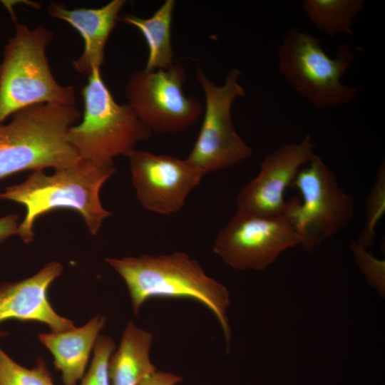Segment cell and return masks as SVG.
<instances>
[{"label": "cell", "instance_id": "1", "mask_svg": "<svg viewBox=\"0 0 385 385\" xmlns=\"http://www.w3.org/2000/svg\"><path fill=\"white\" fill-rule=\"evenodd\" d=\"M115 171L113 163L80 159L72 165L56 169L52 175L33 171L22 183L6 187L0 192V200L25 207V217L17 231L24 243L32 242L34 224L39 216L61 208L78 212L88 232L96 235L104 220L111 215L101 204L100 191Z\"/></svg>", "mask_w": 385, "mask_h": 385}, {"label": "cell", "instance_id": "2", "mask_svg": "<svg viewBox=\"0 0 385 385\" xmlns=\"http://www.w3.org/2000/svg\"><path fill=\"white\" fill-rule=\"evenodd\" d=\"M126 284L133 310L138 314L149 299H192L209 309L217 319L230 346L231 329L227 316V288L205 274L201 265L184 252L106 258Z\"/></svg>", "mask_w": 385, "mask_h": 385}, {"label": "cell", "instance_id": "3", "mask_svg": "<svg viewBox=\"0 0 385 385\" xmlns=\"http://www.w3.org/2000/svg\"><path fill=\"white\" fill-rule=\"evenodd\" d=\"M11 116L0 124V179L23 170L62 168L81 159L68 136L81 117L75 105L36 104Z\"/></svg>", "mask_w": 385, "mask_h": 385}, {"label": "cell", "instance_id": "4", "mask_svg": "<svg viewBox=\"0 0 385 385\" xmlns=\"http://www.w3.org/2000/svg\"><path fill=\"white\" fill-rule=\"evenodd\" d=\"M53 33L43 26L16 24L0 66V124L24 108L42 103L74 106L71 86L53 78L46 55Z\"/></svg>", "mask_w": 385, "mask_h": 385}, {"label": "cell", "instance_id": "5", "mask_svg": "<svg viewBox=\"0 0 385 385\" xmlns=\"http://www.w3.org/2000/svg\"><path fill=\"white\" fill-rule=\"evenodd\" d=\"M84 111L81 123L68 131V140L81 159L112 164L119 155L128 156L152 132L128 103H118L94 68L81 91Z\"/></svg>", "mask_w": 385, "mask_h": 385}, {"label": "cell", "instance_id": "6", "mask_svg": "<svg viewBox=\"0 0 385 385\" xmlns=\"http://www.w3.org/2000/svg\"><path fill=\"white\" fill-rule=\"evenodd\" d=\"M353 61L349 44L341 43L332 58L324 51L320 38L293 27L277 51L279 73L297 93L319 108L345 105L358 96L359 88L342 81Z\"/></svg>", "mask_w": 385, "mask_h": 385}, {"label": "cell", "instance_id": "7", "mask_svg": "<svg viewBox=\"0 0 385 385\" xmlns=\"http://www.w3.org/2000/svg\"><path fill=\"white\" fill-rule=\"evenodd\" d=\"M292 187L302 200L288 199L286 213L294 222L304 250H314L354 219L353 198L339 187L334 172L319 155L300 168Z\"/></svg>", "mask_w": 385, "mask_h": 385}, {"label": "cell", "instance_id": "8", "mask_svg": "<svg viewBox=\"0 0 385 385\" xmlns=\"http://www.w3.org/2000/svg\"><path fill=\"white\" fill-rule=\"evenodd\" d=\"M240 71L232 68L223 85L217 86L200 68L197 80L205 95V109L197 138L185 158L204 175L230 168L247 160L252 148L236 130L231 110L234 102L245 96L240 83Z\"/></svg>", "mask_w": 385, "mask_h": 385}, {"label": "cell", "instance_id": "9", "mask_svg": "<svg viewBox=\"0 0 385 385\" xmlns=\"http://www.w3.org/2000/svg\"><path fill=\"white\" fill-rule=\"evenodd\" d=\"M185 79L184 68L176 63L166 69L143 68L130 76L125 88L128 103L151 132L185 130L201 117L200 101L183 92Z\"/></svg>", "mask_w": 385, "mask_h": 385}, {"label": "cell", "instance_id": "10", "mask_svg": "<svg viewBox=\"0 0 385 385\" xmlns=\"http://www.w3.org/2000/svg\"><path fill=\"white\" fill-rule=\"evenodd\" d=\"M301 245L300 236L287 213L262 216L237 210L218 232L213 252L237 270H262L286 250Z\"/></svg>", "mask_w": 385, "mask_h": 385}, {"label": "cell", "instance_id": "11", "mask_svg": "<svg viewBox=\"0 0 385 385\" xmlns=\"http://www.w3.org/2000/svg\"><path fill=\"white\" fill-rule=\"evenodd\" d=\"M140 203L162 215L178 212L204 174L185 158L135 149L128 156Z\"/></svg>", "mask_w": 385, "mask_h": 385}, {"label": "cell", "instance_id": "12", "mask_svg": "<svg viewBox=\"0 0 385 385\" xmlns=\"http://www.w3.org/2000/svg\"><path fill=\"white\" fill-rule=\"evenodd\" d=\"M315 155L309 134L299 143L284 144L267 155L256 177L243 186L237 197V210L262 216L284 215V193L300 168Z\"/></svg>", "mask_w": 385, "mask_h": 385}, {"label": "cell", "instance_id": "13", "mask_svg": "<svg viewBox=\"0 0 385 385\" xmlns=\"http://www.w3.org/2000/svg\"><path fill=\"white\" fill-rule=\"evenodd\" d=\"M63 270L59 262H51L29 278L1 284L0 324L8 320L38 322L49 327L52 332L74 328L72 320L53 309L48 297L50 286ZM5 334L0 329V337Z\"/></svg>", "mask_w": 385, "mask_h": 385}, {"label": "cell", "instance_id": "14", "mask_svg": "<svg viewBox=\"0 0 385 385\" xmlns=\"http://www.w3.org/2000/svg\"><path fill=\"white\" fill-rule=\"evenodd\" d=\"M125 3V0H113L100 8L73 9H68L59 3L50 4L48 14L68 23L83 39V51L73 62L78 73L88 76L94 68H101L106 44Z\"/></svg>", "mask_w": 385, "mask_h": 385}, {"label": "cell", "instance_id": "15", "mask_svg": "<svg viewBox=\"0 0 385 385\" xmlns=\"http://www.w3.org/2000/svg\"><path fill=\"white\" fill-rule=\"evenodd\" d=\"M106 321L105 317L96 315L81 327L38 335L52 354L63 385H77L84 376L91 350Z\"/></svg>", "mask_w": 385, "mask_h": 385}, {"label": "cell", "instance_id": "16", "mask_svg": "<svg viewBox=\"0 0 385 385\" xmlns=\"http://www.w3.org/2000/svg\"><path fill=\"white\" fill-rule=\"evenodd\" d=\"M153 335L127 324L118 350L113 353L108 364L111 385H139L156 371L150 359Z\"/></svg>", "mask_w": 385, "mask_h": 385}, {"label": "cell", "instance_id": "17", "mask_svg": "<svg viewBox=\"0 0 385 385\" xmlns=\"http://www.w3.org/2000/svg\"><path fill=\"white\" fill-rule=\"evenodd\" d=\"M176 1L166 0L149 18L134 15L119 16L120 21L137 28L143 36L148 56L145 69H166L174 63L171 43V24Z\"/></svg>", "mask_w": 385, "mask_h": 385}, {"label": "cell", "instance_id": "18", "mask_svg": "<svg viewBox=\"0 0 385 385\" xmlns=\"http://www.w3.org/2000/svg\"><path fill=\"white\" fill-rule=\"evenodd\" d=\"M364 0H304L302 7L309 20L329 36L352 34L351 26L364 9Z\"/></svg>", "mask_w": 385, "mask_h": 385}, {"label": "cell", "instance_id": "19", "mask_svg": "<svg viewBox=\"0 0 385 385\" xmlns=\"http://www.w3.org/2000/svg\"><path fill=\"white\" fill-rule=\"evenodd\" d=\"M0 385H55L45 361L38 358L29 369L14 361L0 347Z\"/></svg>", "mask_w": 385, "mask_h": 385}, {"label": "cell", "instance_id": "20", "mask_svg": "<svg viewBox=\"0 0 385 385\" xmlns=\"http://www.w3.org/2000/svg\"><path fill=\"white\" fill-rule=\"evenodd\" d=\"M385 212V163L379 166L376 178L369 191L365 205V225L356 241L364 248L374 240L376 227Z\"/></svg>", "mask_w": 385, "mask_h": 385}, {"label": "cell", "instance_id": "21", "mask_svg": "<svg viewBox=\"0 0 385 385\" xmlns=\"http://www.w3.org/2000/svg\"><path fill=\"white\" fill-rule=\"evenodd\" d=\"M115 348V342L110 337H98L93 347L90 367L81 379L80 385H111L108 364Z\"/></svg>", "mask_w": 385, "mask_h": 385}, {"label": "cell", "instance_id": "22", "mask_svg": "<svg viewBox=\"0 0 385 385\" xmlns=\"http://www.w3.org/2000/svg\"><path fill=\"white\" fill-rule=\"evenodd\" d=\"M351 250L360 271L366 276L369 282L379 291L384 290L385 262L375 258L366 249L356 240L351 243Z\"/></svg>", "mask_w": 385, "mask_h": 385}, {"label": "cell", "instance_id": "23", "mask_svg": "<svg viewBox=\"0 0 385 385\" xmlns=\"http://www.w3.org/2000/svg\"><path fill=\"white\" fill-rule=\"evenodd\" d=\"M182 380V378L176 374L156 371L140 382L139 385H177Z\"/></svg>", "mask_w": 385, "mask_h": 385}, {"label": "cell", "instance_id": "24", "mask_svg": "<svg viewBox=\"0 0 385 385\" xmlns=\"http://www.w3.org/2000/svg\"><path fill=\"white\" fill-rule=\"evenodd\" d=\"M19 216L14 214L0 217V244L9 237L17 235Z\"/></svg>", "mask_w": 385, "mask_h": 385}]
</instances>
